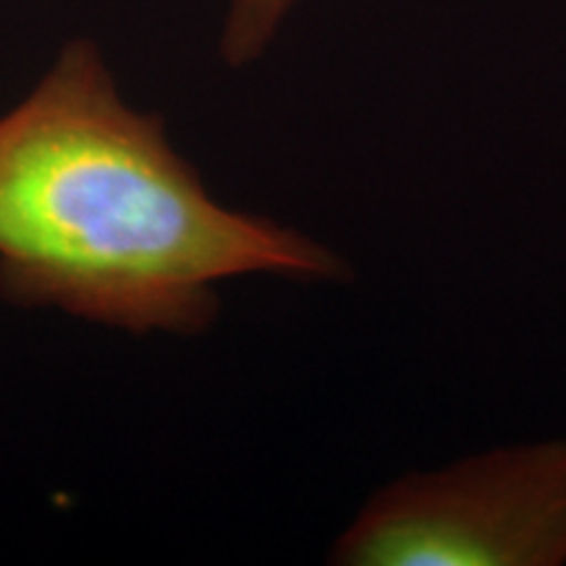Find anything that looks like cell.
<instances>
[{"label":"cell","instance_id":"1","mask_svg":"<svg viewBox=\"0 0 566 566\" xmlns=\"http://www.w3.org/2000/svg\"><path fill=\"white\" fill-rule=\"evenodd\" d=\"M352 279L342 254L218 202L158 113L76 38L0 116V300L132 336H200L223 281Z\"/></svg>","mask_w":566,"mask_h":566},{"label":"cell","instance_id":"2","mask_svg":"<svg viewBox=\"0 0 566 566\" xmlns=\"http://www.w3.org/2000/svg\"><path fill=\"white\" fill-rule=\"evenodd\" d=\"M338 566H564L566 441L491 449L409 472L367 499Z\"/></svg>","mask_w":566,"mask_h":566},{"label":"cell","instance_id":"3","mask_svg":"<svg viewBox=\"0 0 566 566\" xmlns=\"http://www.w3.org/2000/svg\"><path fill=\"white\" fill-rule=\"evenodd\" d=\"M300 0H229L221 32V59L242 69L263 55L279 34L283 19Z\"/></svg>","mask_w":566,"mask_h":566}]
</instances>
